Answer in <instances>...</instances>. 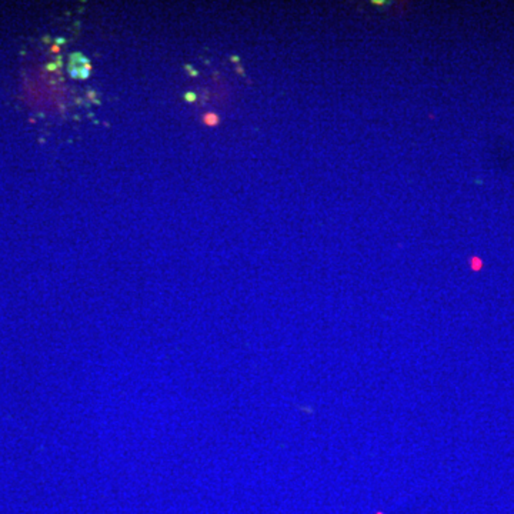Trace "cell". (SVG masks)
<instances>
[{
  "mask_svg": "<svg viewBox=\"0 0 514 514\" xmlns=\"http://www.w3.org/2000/svg\"><path fill=\"white\" fill-rule=\"evenodd\" d=\"M186 99H187L189 102H192V100H195V94H192V93H187V94H186Z\"/></svg>",
  "mask_w": 514,
  "mask_h": 514,
  "instance_id": "3957f363",
  "label": "cell"
},
{
  "mask_svg": "<svg viewBox=\"0 0 514 514\" xmlns=\"http://www.w3.org/2000/svg\"><path fill=\"white\" fill-rule=\"evenodd\" d=\"M203 123L206 126H216L219 124V116L213 112H207L204 116H203Z\"/></svg>",
  "mask_w": 514,
  "mask_h": 514,
  "instance_id": "7a4b0ae2",
  "label": "cell"
},
{
  "mask_svg": "<svg viewBox=\"0 0 514 514\" xmlns=\"http://www.w3.org/2000/svg\"><path fill=\"white\" fill-rule=\"evenodd\" d=\"M69 75L72 76L76 80H85L90 76L91 64L90 60L83 56L80 52H76L70 55L69 59V66H67Z\"/></svg>",
  "mask_w": 514,
  "mask_h": 514,
  "instance_id": "6da1fadb",
  "label": "cell"
}]
</instances>
